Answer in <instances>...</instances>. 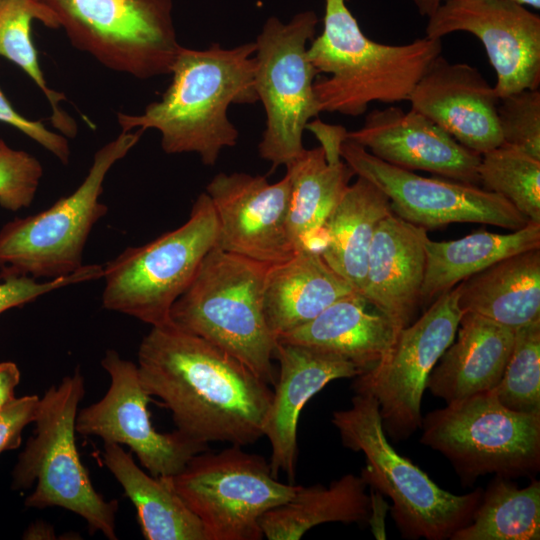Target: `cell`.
<instances>
[{
    "mask_svg": "<svg viewBox=\"0 0 540 540\" xmlns=\"http://www.w3.org/2000/svg\"><path fill=\"white\" fill-rule=\"evenodd\" d=\"M137 367L146 393L185 436L241 447L264 436L273 391L215 344L172 322L154 326L139 345Z\"/></svg>",
    "mask_w": 540,
    "mask_h": 540,
    "instance_id": "6da1fadb",
    "label": "cell"
},
{
    "mask_svg": "<svg viewBox=\"0 0 540 540\" xmlns=\"http://www.w3.org/2000/svg\"><path fill=\"white\" fill-rule=\"evenodd\" d=\"M255 51V42L233 48L212 43L203 50L181 46L161 99L140 115L118 113L121 132L156 129L165 153H196L204 165L214 166L221 151L238 141L230 105L258 101Z\"/></svg>",
    "mask_w": 540,
    "mask_h": 540,
    "instance_id": "7a4b0ae2",
    "label": "cell"
},
{
    "mask_svg": "<svg viewBox=\"0 0 540 540\" xmlns=\"http://www.w3.org/2000/svg\"><path fill=\"white\" fill-rule=\"evenodd\" d=\"M347 0H325L323 30L308 47L311 63L329 74L314 82L320 112L363 115L373 102L408 101L442 40L417 38L405 44L373 41L361 30Z\"/></svg>",
    "mask_w": 540,
    "mask_h": 540,
    "instance_id": "3957f363",
    "label": "cell"
},
{
    "mask_svg": "<svg viewBox=\"0 0 540 540\" xmlns=\"http://www.w3.org/2000/svg\"><path fill=\"white\" fill-rule=\"evenodd\" d=\"M332 423L343 446L364 454L360 476L392 500L391 516L404 538L446 540L470 523L484 490L450 493L399 454L387 438L375 398L355 393L349 408L333 413Z\"/></svg>",
    "mask_w": 540,
    "mask_h": 540,
    "instance_id": "277c9868",
    "label": "cell"
},
{
    "mask_svg": "<svg viewBox=\"0 0 540 540\" xmlns=\"http://www.w3.org/2000/svg\"><path fill=\"white\" fill-rule=\"evenodd\" d=\"M269 266L215 246L174 302L170 320L222 348L274 385L272 360L277 341L263 308Z\"/></svg>",
    "mask_w": 540,
    "mask_h": 540,
    "instance_id": "5b68a950",
    "label": "cell"
},
{
    "mask_svg": "<svg viewBox=\"0 0 540 540\" xmlns=\"http://www.w3.org/2000/svg\"><path fill=\"white\" fill-rule=\"evenodd\" d=\"M85 395V379L77 367L40 398L33 435L12 471L13 490L36 484L25 506L61 507L82 517L89 533L117 540L118 501L105 500L94 488L76 445V416Z\"/></svg>",
    "mask_w": 540,
    "mask_h": 540,
    "instance_id": "8992f818",
    "label": "cell"
},
{
    "mask_svg": "<svg viewBox=\"0 0 540 540\" xmlns=\"http://www.w3.org/2000/svg\"><path fill=\"white\" fill-rule=\"evenodd\" d=\"M142 134L140 129L121 132L96 151L87 175L71 194L1 228L0 280L18 276L52 280L68 276L84 265L88 237L108 211L100 201L104 180Z\"/></svg>",
    "mask_w": 540,
    "mask_h": 540,
    "instance_id": "52a82bcc",
    "label": "cell"
},
{
    "mask_svg": "<svg viewBox=\"0 0 540 540\" xmlns=\"http://www.w3.org/2000/svg\"><path fill=\"white\" fill-rule=\"evenodd\" d=\"M218 221L209 196L195 200L186 222L156 239L128 247L103 265V307L161 326L174 302L216 246Z\"/></svg>",
    "mask_w": 540,
    "mask_h": 540,
    "instance_id": "ba28073f",
    "label": "cell"
},
{
    "mask_svg": "<svg viewBox=\"0 0 540 540\" xmlns=\"http://www.w3.org/2000/svg\"><path fill=\"white\" fill-rule=\"evenodd\" d=\"M71 44L138 79L170 74L181 47L172 0H35Z\"/></svg>",
    "mask_w": 540,
    "mask_h": 540,
    "instance_id": "9c48e42d",
    "label": "cell"
},
{
    "mask_svg": "<svg viewBox=\"0 0 540 540\" xmlns=\"http://www.w3.org/2000/svg\"><path fill=\"white\" fill-rule=\"evenodd\" d=\"M420 442L445 456L463 484L540 469V414L504 407L491 391L448 403L422 418Z\"/></svg>",
    "mask_w": 540,
    "mask_h": 540,
    "instance_id": "30bf717a",
    "label": "cell"
},
{
    "mask_svg": "<svg viewBox=\"0 0 540 540\" xmlns=\"http://www.w3.org/2000/svg\"><path fill=\"white\" fill-rule=\"evenodd\" d=\"M317 24L312 10L295 14L288 23L271 16L254 41V85L266 113L258 152L273 168L286 166L305 150L306 126L321 113L314 93L319 72L307 46Z\"/></svg>",
    "mask_w": 540,
    "mask_h": 540,
    "instance_id": "8fae6325",
    "label": "cell"
},
{
    "mask_svg": "<svg viewBox=\"0 0 540 540\" xmlns=\"http://www.w3.org/2000/svg\"><path fill=\"white\" fill-rule=\"evenodd\" d=\"M171 480L202 523L206 540L264 538L262 515L290 500L299 486L280 482L265 458L236 445L196 454Z\"/></svg>",
    "mask_w": 540,
    "mask_h": 540,
    "instance_id": "7c38bea8",
    "label": "cell"
},
{
    "mask_svg": "<svg viewBox=\"0 0 540 540\" xmlns=\"http://www.w3.org/2000/svg\"><path fill=\"white\" fill-rule=\"evenodd\" d=\"M462 315L455 286L399 331L379 363L355 377L354 392L370 395L378 402L387 437L406 440L420 429L428 377L453 342Z\"/></svg>",
    "mask_w": 540,
    "mask_h": 540,
    "instance_id": "4fadbf2b",
    "label": "cell"
},
{
    "mask_svg": "<svg viewBox=\"0 0 540 540\" xmlns=\"http://www.w3.org/2000/svg\"><path fill=\"white\" fill-rule=\"evenodd\" d=\"M340 156L389 199L393 213L427 229L452 223H482L518 230L529 221L504 197L478 185L429 178L389 164L345 139Z\"/></svg>",
    "mask_w": 540,
    "mask_h": 540,
    "instance_id": "5bb4252c",
    "label": "cell"
},
{
    "mask_svg": "<svg viewBox=\"0 0 540 540\" xmlns=\"http://www.w3.org/2000/svg\"><path fill=\"white\" fill-rule=\"evenodd\" d=\"M101 366L110 376V386L97 402L78 411L76 432L100 437L104 443L126 445L152 476H174L208 444L195 441L178 430L158 432L152 425L137 364L123 359L116 350H106Z\"/></svg>",
    "mask_w": 540,
    "mask_h": 540,
    "instance_id": "9a60e30c",
    "label": "cell"
},
{
    "mask_svg": "<svg viewBox=\"0 0 540 540\" xmlns=\"http://www.w3.org/2000/svg\"><path fill=\"white\" fill-rule=\"evenodd\" d=\"M468 32L482 43L499 98L540 84V17L511 0H442L425 36Z\"/></svg>",
    "mask_w": 540,
    "mask_h": 540,
    "instance_id": "2e32d148",
    "label": "cell"
},
{
    "mask_svg": "<svg viewBox=\"0 0 540 540\" xmlns=\"http://www.w3.org/2000/svg\"><path fill=\"white\" fill-rule=\"evenodd\" d=\"M218 221L216 247L268 265L296 253L288 231L289 176L220 172L206 186Z\"/></svg>",
    "mask_w": 540,
    "mask_h": 540,
    "instance_id": "e0dca14e",
    "label": "cell"
},
{
    "mask_svg": "<svg viewBox=\"0 0 540 540\" xmlns=\"http://www.w3.org/2000/svg\"><path fill=\"white\" fill-rule=\"evenodd\" d=\"M346 139L397 167L422 170L447 179L479 185L478 154L418 111L396 106L374 109Z\"/></svg>",
    "mask_w": 540,
    "mask_h": 540,
    "instance_id": "ac0fdd59",
    "label": "cell"
},
{
    "mask_svg": "<svg viewBox=\"0 0 540 540\" xmlns=\"http://www.w3.org/2000/svg\"><path fill=\"white\" fill-rule=\"evenodd\" d=\"M499 97L482 73L466 63L436 57L408 101L466 148L482 154L502 144Z\"/></svg>",
    "mask_w": 540,
    "mask_h": 540,
    "instance_id": "d6986e66",
    "label": "cell"
},
{
    "mask_svg": "<svg viewBox=\"0 0 540 540\" xmlns=\"http://www.w3.org/2000/svg\"><path fill=\"white\" fill-rule=\"evenodd\" d=\"M274 358L280 370L264 436L271 445L269 465L273 476L278 478L284 472L292 481L296 473L298 419L305 404L331 381L355 378L363 371L343 356L300 344L277 342Z\"/></svg>",
    "mask_w": 540,
    "mask_h": 540,
    "instance_id": "ffe728a7",
    "label": "cell"
},
{
    "mask_svg": "<svg viewBox=\"0 0 540 540\" xmlns=\"http://www.w3.org/2000/svg\"><path fill=\"white\" fill-rule=\"evenodd\" d=\"M427 230L391 213L378 224L361 295L400 331L412 323L425 274Z\"/></svg>",
    "mask_w": 540,
    "mask_h": 540,
    "instance_id": "44dd1931",
    "label": "cell"
},
{
    "mask_svg": "<svg viewBox=\"0 0 540 540\" xmlns=\"http://www.w3.org/2000/svg\"><path fill=\"white\" fill-rule=\"evenodd\" d=\"M456 334L426 384L446 404L491 391L503 375L514 344V330L470 312L463 313Z\"/></svg>",
    "mask_w": 540,
    "mask_h": 540,
    "instance_id": "7402d4cb",
    "label": "cell"
},
{
    "mask_svg": "<svg viewBox=\"0 0 540 540\" xmlns=\"http://www.w3.org/2000/svg\"><path fill=\"white\" fill-rule=\"evenodd\" d=\"M357 292L314 250H299L270 265L263 288V308L277 339L311 321L336 300Z\"/></svg>",
    "mask_w": 540,
    "mask_h": 540,
    "instance_id": "603a6c76",
    "label": "cell"
},
{
    "mask_svg": "<svg viewBox=\"0 0 540 540\" xmlns=\"http://www.w3.org/2000/svg\"><path fill=\"white\" fill-rule=\"evenodd\" d=\"M358 292L348 294L311 321L283 334L277 342L326 350L354 363L364 372L372 369L392 347L399 331Z\"/></svg>",
    "mask_w": 540,
    "mask_h": 540,
    "instance_id": "cb8c5ba5",
    "label": "cell"
},
{
    "mask_svg": "<svg viewBox=\"0 0 540 540\" xmlns=\"http://www.w3.org/2000/svg\"><path fill=\"white\" fill-rule=\"evenodd\" d=\"M456 286L463 313L514 331L540 320V248L501 259Z\"/></svg>",
    "mask_w": 540,
    "mask_h": 540,
    "instance_id": "d4e9b609",
    "label": "cell"
},
{
    "mask_svg": "<svg viewBox=\"0 0 540 540\" xmlns=\"http://www.w3.org/2000/svg\"><path fill=\"white\" fill-rule=\"evenodd\" d=\"M391 213L388 197L358 176L325 222L319 253L360 294L374 233L381 220Z\"/></svg>",
    "mask_w": 540,
    "mask_h": 540,
    "instance_id": "484cf974",
    "label": "cell"
},
{
    "mask_svg": "<svg viewBox=\"0 0 540 540\" xmlns=\"http://www.w3.org/2000/svg\"><path fill=\"white\" fill-rule=\"evenodd\" d=\"M103 461L133 503L146 540H206L202 523L175 490L171 476L147 474L116 443H104Z\"/></svg>",
    "mask_w": 540,
    "mask_h": 540,
    "instance_id": "4316f807",
    "label": "cell"
},
{
    "mask_svg": "<svg viewBox=\"0 0 540 540\" xmlns=\"http://www.w3.org/2000/svg\"><path fill=\"white\" fill-rule=\"evenodd\" d=\"M291 183L288 231L296 249L320 252L323 228L354 175L342 158L329 160L321 146L286 165Z\"/></svg>",
    "mask_w": 540,
    "mask_h": 540,
    "instance_id": "83f0119b",
    "label": "cell"
},
{
    "mask_svg": "<svg viewBox=\"0 0 540 540\" xmlns=\"http://www.w3.org/2000/svg\"><path fill=\"white\" fill-rule=\"evenodd\" d=\"M536 248H540V223L532 221L508 234L480 230L450 241L428 238L420 304L429 306L438 296L497 261Z\"/></svg>",
    "mask_w": 540,
    "mask_h": 540,
    "instance_id": "f1b7e54d",
    "label": "cell"
},
{
    "mask_svg": "<svg viewBox=\"0 0 540 540\" xmlns=\"http://www.w3.org/2000/svg\"><path fill=\"white\" fill-rule=\"evenodd\" d=\"M361 476L348 473L330 483L298 486L287 502L260 518L268 540H298L311 528L329 522L363 524L370 521L372 498Z\"/></svg>",
    "mask_w": 540,
    "mask_h": 540,
    "instance_id": "f546056e",
    "label": "cell"
},
{
    "mask_svg": "<svg viewBox=\"0 0 540 540\" xmlns=\"http://www.w3.org/2000/svg\"><path fill=\"white\" fill-rule=\"evenodd\" d=\"M540 482L519 488L507 478L496 476L469 524L450 540H539Z\"/></svg>",
    "mask_w": 540,
    "mask_h": 540,
    "instance_id": "4dcf8cb0",
    "label": "cell"
},
{
    "mask_svg": "<svg viewBox=\"0 0 540 540\" xmlns=\"http://www.w3.org/2000/svg\"><path fill=\"white\" fill-rule=\"evenodd\" d=\"M38 20L49 28H58L55 18L35 0H2L0 3V56L21 68L38 86L51 107V123L66 138H74L78 127L66 113L62 92L48 87L38 63L31 39V23Z\"/></svg>",
    "mask_w": 540,
    "mask_h": 540,
    "instance_id": "1f68e13d",
    "label": "cell"
},
{
    "mask_svg": "<svg viewBox=\"0 0 540 540\" xmlns=\"http://www.w3.org/2000/svg\"><path fill=\"white\" fill-rule=\"evenodd\" d=\"M479 184L508 200L528 221L540 223V159L501 144L481 154Z\"/></svg>",
    "mask_w": 540,
    "mask_h": 540,
    "instance_id": "d6a6232c",
    "label": "cell"
},
{
    "mask_svg": "<svg viewBox=\"0 0 540 540\" xmlns=\"http://www.w3.org/2000/svg\"><path fill=\"white\" fill-rule=\"evenodd\" d=\"M491 392L512 411L540 414V320L514 331L509 360Z\"/></svg>",
    "mask_w": 540,
    "mask_h": 540,
    "instance_id": "836d02e7",
    "label": "cell"
},
{
    "mask_svg": "<svg viewBox=\"0 0 540 540\" xmlns=\"http://www.w3.org/2000/svg\"><path fill=\"white\" fill-rule=\"evenodd\" d=\"M502 143L540 159V91L524 89L499 99Z\"/></svg>",
    "mask_w": 540,
    "mask_h": 540,
    "instance_id": "e575fe53",
    "label": "cell"
},
{
    "mask_svg": "<svg viewBox=\"0 0 540 540\" xmlns=\"http://www.w3.org/2000/svg\"><path fill=\"white\" fill-rule=\"evenodd\" d=\"M43 176L33 155L11 148L0 139V206L18 211L31 205Z\"/></svg>",
    "mask_w": 540,
    "mask_h": 540,
    "instance_id": "d590c367",
    "label": "cell"
},
{
    "mask_svg": "<svg viewBox=\"0 0 540 540\" xmlns=\"http://www.w3.org/2000/svg\"><path fill=\"white\" fill-rule=\"evenodd\" d=\"M103 276V265H83L76 272L52 280L37 281L27 276L8 277L0 282V314L21 307L51 291L72 284L97 280Z\"/></svg>",
    "mask_w": 540,
    "mask_h": 540,
    "instance_id": "8d00e7d4",
    "label": "cell"
},
{
    "mask_svg": "<svg viewBox=\"0 0 540 540\" xmlns=\"http://www.w3.org/2000/svg\"><path fill=\"white\" fill-rule=\"evenodd\" d=\"M0 122L6 123L37 142L62 164L70 160V146L64 135L47 129L41 121L30 120L18 113L0 89Z\"/></svg>",
    "mask_w": 540,
    "mask_h": 540,
    "instance_id": "74e56055",
    "label": "cell"
},
{
    "mask_svg": "<svg viewBox=\"0 0 540 540\" xmlns=\"http://www.w3.org/2000/svg\"><path fill=\"white\" fill-rule=\"evenodd\" d=\"M39 401L37 395H25L0 411V455L20 446L24 428L35 420Z\"/></svg>",
    "mask_w": 540,
    "mask_h": 540,
    "instance_id": "f35d334b",
    "label": "cell"
},
{
    "mask_svg": "<svg viewBox=\"0 0 540 540\" xmlns=\"http://www.w3.org/2000/svg\"><path fill=\"white\" fill-rule=\"evenodd\" d=\"M20 379L21 373L16 363L0 362V411L16 398L15 388Z\"/></svg>",
    "mask_w": 540,
    "mask_h": 540,
    "instance_id": "ab89813d",
    "label": "cell"
},
{
    "mask_svg": "<svg viewBox=\"0 0 540 540\" xmlns=\"http://www.w3.org/2000/svg\"><path fill=\"white\" fill-rule=\"evenodd\" d=\"M56 538L53 526L41 520L30 524L23 534V539L28 540H51Z\"/></svg>",
    "mask_w": 540,
    "mask_h": 540,
    "instance_id": "60d3db41",
    "label": "cell"
},
{
    "mask_svg": "<svg viewBox=\"0 0 540 540\" xmlns=\"http://www.w3.org/2000/svg\"><path fill=\"white\" fill-rule=\"evenodd\" d=\"M419 14L429 17L435 12L442 0H411Z\"/></svg>",
    "mask_w": 540,
    "mask_h": 540,
    "instance_id": "b9f144b4",
    "label": "cell"
},
{
    "mask_svg": "<svg viewBox=\"0 0 540 540\" xmlns=\"http://www.w3.org/2000/svg\"><path fill=\"white\" fill-rule=\"evenodd\" d=\"M523 6H529L537 11L540 9V0H511Z\"/></svg>",
    "mask_w": 540,
    "mask_h": 540,
    "instance_id": "7bdbcfd3",
    "label": "cell"
},
{
    "mask_svg": "<svg viewBox=\"0 0 540 540\" xmlns=\"http://www.w3.org/2000/svg\"><path fill=\"white\" fill-rule=\"evenodd\" d=\"M2 0H0V3H1Z\"/></svg>",
    "mask_w": 540,
    "mask_h": 540,
    "instance_id": "ee69618b",
    "label": "cell"
}]
</instances>
